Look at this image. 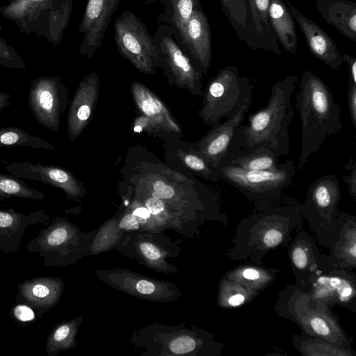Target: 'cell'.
Returning a JSON list of instances; mask_svg holds the SVG:
<instances>
[{
  "mask_svg": "<svg viewBox=\"0 0 356 356\" xmlns=\"http://www.w3.org/2000/svg\"><path fill=\"white\" fill-rule=\"evenodd\" d=\"M115 41L120 54L139 72L154 74L163 66L161 53L145 24L126 10L114 22Z\"/></svg>",
  "mask_w": 356,
  "mask_h": 356,
  "instance_id": "cell-10",
  "label": "cell"
},
{
  "mask_svg": "<svg viewBox=\"0 0 356 356\" xmlns=\"http://www.w3.org/2000/svg\"><path fill=\"white\" fill-rule=\"evenodd\" d=\"M138 128H140V131H146L152 135L161 132L160 129L154 122L143 115L135 119L134 130L136 131Z\"/></svg>",
  "mask_w": 356,
  "mask_h": 356,
  "instance_id": "cell-45",
  "label": "cell"
},
{
  "mask_svg": "<svg viewBox=\"0 0 356 356\" xmlns=\"http://www.w3.org/2000/svg\"><path fill=\"white\" fill-rule=\"evenodd\" d=\"M133 99L142 115L146 116L161 130L171 136L181 137L182 131L163 102L143 83L131 84Z\"/></svg>",
  "mask_w": 356,
  "mask_h": 356,
  "instance_id": "cell-25",
  "label": "cell"
},
{
  "mask_svg": "<svg viewBox=\"0 0 356 356\" xmlns=\"http://www.w3.org/2000/svg\"><path fill=\"white\" fill-rule=\"evenodd\" d=\"M220 179L240 191L257 204L274 202L292 183L296 174L291 160L278 163L274 170H245L232 164L216 168Z\"/></svg>",
  "mask_w": 356,
  "mask_h": 356,
  "instance_id": "cell-8",
  "label": "cell"
},
{
  "mask_svg": "<svg viewBox=\"0 0 356 356\" xmlns=\"http://www.w3.org/2000/svg\"><path fill=\"white\" fill-rule=\"evenodd\" d=\"M95 274L99 280L112 289L145 300L174 302L182 295L175 283L147 277L122 268L98 270Z\"/></svg>",
  "mask_w": 356,
  "mask_h": 356,
  "instance_id": "cell-15",
  "label": "cell"
},
{
  "mask_svg": "<svg viewBox=\"0 0 356 356\" xmlns=\"http://www.w3.org/2000/svg\"><path fill=\"white\" fill-rule=\"evenodd\" d=\"M17 302L30 306L38 317L54 308L64 291V282L60 277L40 276L19 284Z\"/></svg>",
  "mask_w": 356,
  "mask_h": 356,
  "instance_id": "cell-21",
  "label": "cell"
},
{
  "mask_svg": "<svg viewBox=\"0 0 356 356\" xmlns=\"http://www.w3.org/2000/svg\"><path fill=\"white\" fill-rule=\"evenodd\" d=\"M275 273L273 269L242 266L228 272L225 277L258 292L271 284L275 278Z\"/></svg>",
  "mask_w": 356,
  "mask_h": 356,
  "instance_id": "cell-34",
  "label": "cell"
},
{
  "mask_svg": "<svg viewBox=\"0 0 356 356\" xmlns=\"http://www.w3.org/2000/svg\"><path fill=\"white\" fill-rule=\"evenodd\" d=\"M253 85L245 76H240L235 66H227L208 83L203 91L202 106L199 115L206 125L214 128L220 120L229 118L238 110Z\"/></svg>",
  "mask_w": 356,
  "mask_h": 356,
  "instance_id": "cell-9",
  "label": "cell"
},
{
  "mask_svg": "<svg viewBox=\"0 0 356 356\" xmlns=\"http://www.w3.org/2000/svg\"><path fill=\"white\" fill-rule=\"evenodd\" d=\"M298 80L291 74L273 85L267 105L250 115L247 124L237 128L228 151L248 150L265 144L279 156L289 154V127L294 114L291 97Z\"/></svg>",
  "mask_w": 356,
  "mask_h": 356,
  "instance_id": "cell-1",
  "label": "cell"
},
{
  "mask_svg": "<svg viewBox=\"0 0 356 356\" xmlns=\"http://www.w3.org/2000/svg\"><path fill=\"white\" fill-rule=\"evenodd\" d=\"M49 219L42 210L26 215L13 209H0V250L9 253L18 251L28 227L36 224L47 226Z\"/></svg>",
  "mask_w": 356,
  "mask_h": 356,
  "instance_id": "cell-24",
  "label": "cell"
},
{
  "mask_svg": "<svg viewBox=\"0 0 356 356\" xmlns=\"http://www.w3.org/2000/svg\"><path fill=\"white\" fill-rule=\"evenodd\" d=\"M122 211L120 209L115 216L104 222L95 229L88 256H94L115 249L124 234L118 226L120 216Z\"/></svg>",
  "mask_w": 356,
  "mask_h": 356,
  "instance_id": "cell-33",
  "label": "cell"
},
{
  "mask_svg": "<svg viewBox=\"0 0 356 356\" xmlns=\"http://www.w3.org/2000/svg\"><path fill=\"white\" fill-rule=\"evenodd\" d=\"M178 149L176 155L184 165L193 174L210 181L216 182L220 179L216 168L209 164L203 157L190 146Z\"/></svg>",
  "mask_w": 356,
  "mask_h": 356,
  "instance_id": "cell-38",
  "label": "cell"
},
{
  "mask_svg": "<svg viewBox=\"0 0 356 356\" xmlns=\"http://www.w3.org/2000/svg\"><path fill=\"white\" fill-rule=\"evenodd\" d=\"M316 8L327 24L356 42V4L348 0H315Z\"/></svg>",
  "mask_w": 356,
  "mask_h": 356,
  "instance_id": "cell-28",
  "label": "cell"
},
{
  "mask_svg": "<svg viewBox=\"0 0 356 356\" xmlns=\"http://www.w3.org/2000/svg\"><path fill=\"white\" fill-rule=\"evenodd\" d=\"M6 169L17 178L38 181L58 188L70 200L78 201L85 195L83 184L72 172L60 167L24 161L10 163Z\"/></svg>",
  "mask_w": 356,
  "mask_h": 356,
  "instance_id": "cell-18",
  "label": "cell"
},
{
  "mask_svg": "<svg viewBox=\"0 0 356 356\" xmlns=\"http://www.w3.org/2000/svg\"><path fill=\"white\" fill-rule=\"evenodd\" d=\"M268 17L284 49L296 54L298 40L293 17L282 0L270 1Z\"/></svg>",
  "mask_w": 356,
  "mask_h": 356,
  "instance_id": "cell-30",
  "label": "cell"
},
{
  "mask_svg": "<svg viewBox=\"0 0 356 356\" xmlns=\"http://www.w3.org/2000/svg\"><path fill=\"white\" fill-rule=\"evenodd\" d=\"M115 250L155 272L165 274L178 272V267L168 259L179 255L180 241H172L164 232H124Z\"/></svg>",
  "mask_w": 356,
  "mask_h": 356,
  "instance_id": "cell-11",
  "label": "cell"
},
{
  "mask_svg": "<svg viewBox=\"0 0 356 356\" xmlns=\"http://www.w3.org/2000/svg\"><path fill=\"white\" fill-rule=\"evenodd\" d=\"M348 106L353 125L356 128V84L348 82Z\"/></svg>",
  "mask_w": 356,
  "mask_h": 356,
  "instance_id": "cell-46",
  "label": "cell"
},
{
  "mask_svg": "<svg viewBox=\"0 0 356 356\" xmlns=\"http://www.w3.org/2000/svg\"><path fill=\"white\" fill-rule=\"evenodd\" d=\"M10 95L0 91V115L4 108L10 105Z\"/></svg>",
  "mask_w": 356,
  "mask_h": 356,
  "instance_id": "cell-48",
  "label": "cell"
},
{
  "mask_svg": "<svg viewBox=\"0 0 356 356\" xmlns=\"http://www.w3.org/2000/svg\"><path fill=\"white\" fill-rule=\"evenodd\" d=\"M274 309L279 316L298 325L302 332L309 335L343 346H351L353 343V338L342 329L330 307L312 300L295 284L280 292Z\"/></svg>",
  "mask_w": 356,
  "mask_h": 356,
  "instance_id": "cell-5",
  "label": "cell"
},
{
  "mask_svg": "<svg viewBox=\"0 0 356 356\" xmlns=\"http://www.w3.org/2000/svg\"><path fill=\"white\" fill-rule=\"evenodd\" d=\"M278 161L279 156L274 150L262 144L248 150L228 151L219 165L232 164L245 170H264L275 169Z\"/></svg>",
  "mask_w": 356,
  "mask_h": 356,
  "instance_id": "cell-29",
  "label": "cell"
},
{
  "mask_svg": "<svg viewBox=\"0 0 356 356\" xmlns=\"http://www.w3.org/2000/svg\"><path fill=\"white\" fill-rule=\"evenodd\" d=\"M170 19L181 35L194 10L198 6V0H169Z\"/></svg>",
  "mask_w": 356,
  "mask_h": 356,
  "instance_id": "cell-39",
  "label": "cell"
},
{
  "mask_svg": "<svg viewBox=\"0 0 356 356\" xmlns=\"http://www.w3.org/2000/svg\"><path fill=\"white\" fill-rule=\"evenodd\" d=\"M294 346L302 355L307 356H355L351 346H343L326 339L309 335L302 332L294 335Z\"/></svg>",
  "mask_w": 356,
  "mask_h": 356,
  "instance_id": "cell-32",
  "label": "cell"
},
{
  "mask_svg": "<svg viewBox=\"0 0 356 356\" xmlns=\"http://www.w3.org/2000/svg\"><path fill=\"white\" fill-rule=\"evenodd\" d=\"M298 88L295 108L299 113L302 131L298 163V170H301L325 140L339 133L343 125L341 108L323 79L312 72L304 71Z\"/></svg>",
  "mask_w": 356,
  "mask_h": 356,
  "instance_id": "cell-2",
  "label": "cell"
},
{
  "mask_svg": "<svg viewBox=\"0 0 356 356\" xmlns=\"http://www.w3.org/2000/svg\"><path fill=\"white\" fill-rule=\"evenodd\" d=\"M98 74L92 72L78 85L70 102L67 118V134L71 142L76 139L90 121L98 99Z\"/></svg>",
  "mask_w": 356,
  "mask_h": 356,
  "instance_id": "cell-20",
  "label": "cell"
},
{
  "mask_svg": "<svg viewBox=\"0 0 356 356\" xmlns=\"http://www.w3.org/2000/svg\"><path fill=\"white\" fill-rule=\"evenodd\" d=\"M95 232L85 233L65 216H55L26 248L38 253L46 266L64 267L88 256Z\"/></svg>",
  "mask_w": 356,
  "mask_h": 356,
  "instance_id": "cell-7",
  "label": "cell"
},
{
  "mask_svg": "<svg viewBox=\"0 0 356 356\" xmlns=\"http://www.w3.org/2000/svg\"><path fill=\"white\" fill-rule=\"evenodd\" d=\"M343 61L346 62L349 72L348 82L356 84V59L347 54H342Z\"/></svg>",
  "mask_w": 356,
  "mask_h": 356,
  "instance_id": "cell-47",
  "label": "cell"
},
{
  "mask_svg": "<svg viewBox=\"0 0 356 356\" xmlns=\"http://www.w3.org/2000/svg\"><path fill=\"white\" fill-rule=\"evenodd\" d=\"M0 65L15 70H27L26 63L17 50L0 36Z\"/></svg>",
  "mask_w": 356,
  "mask_h": 356,
  "instance_id": "cell-40",
  "label": "cell"
},
{
  "mask_svg": "<svg viewBox=\"0 0 356 356\" xmlns=\"http://www.w3.org/2000/svg\"><path fill=\"white\" fill-rule=\"evenodd\" d=\"M180 36L197 60L199 69L206 74L211 61V33L208 19L200 6L194 10Z\"/></svg>",
  "mask_w": 356,
  "mask_h": 356,
  "instance_id": "cell-27",
  "label": "cell"
},
{
  "mask_svg": "<svg viewBox=\"0 0 356 356\" xmlns=\"http://www.w3.org/2000/svg\"><path fill=\"white\" fill-rule=\"evenodd\" d=\"M345 168L350 170L348 175H343L342 180L345 182L348 188L349 194L355 197L356 196V163L353 158H350L347 163L345 165Z\"/></svg>",
  "mask_w": 356,
  "mask_h": 356,
  "instance_id": "cell-44",
  "label": "cell"
},
{
  "mask_svg": "<svg viewBox=\"0 0 356 356\" xmlns=\"http://www.w3.org/2000/svg\"><path fill=\"white\" fill-rule=\"evenodd\" d=\"M12 318L21 323L32 321L35 318V311L28 305L17 302L10 310Z\"/></svg>",
  "mask_w": 356,
  "mask_h": 356,
  "instance_id": "cell-43",
  "label": "cell"
},
{
  "mask_svg": "<svg viewBox=\"0 0 356 356\" xmlns=\"http://www.w3.org/2000/svg\"><path fill=\"white\" fill-rule=\"evenodd\" d=\"M223 10L234 25L244 28L247 19V7L245 0H220Z\"/></svg>",
  "mask_w": 356,
  "mask_h": 356,
  "instance_id": "cell-42",
  "label": "cell"
},
{
  "mask_svg": "<svg viewBox=\"0 0 356 356\" xmlns=\"http://www.w3.org/2000/svg\"><path fill=\"white\" fill-rule=\"evenodd\" d=\"M163 59L176 86L188 90L192 95L202 96V72L195 67L189 58L173 39L165 26H161L154 37Z\"/></svg>",
  "mask_w": 356,
  "mask_h": 356,
  "instance_id": "cell-16",
  "label": "cell"
},
{
  "mask_svg": "<svg viewBox=\"0 0 356 356\" xmlns=\"http://www.w3.org/2000/svg\"><path fill=\"white\" fill-rule=\"evenodd\" d=\"M290 13L300 26L311 53L334 70H339L343 63L342 54L337 44L316 23L301 13L291 3Z\"/></svg>",
  "mask_w": 356,
  "mask_h": 356,
  "instance_id": "cell-23",
  "label": "cell"
},
{
  "mask_svg": "<svg viewBox=\"0 0 356 356\" xmlns=\"http://www.w3.org/2000/svg\"><path fill=\"white\" fill-rule=\"evenodd\" d=\"M296 286L314 301L330 307L339 306L355 311L356 276L352 270L333 266L328 262L305 282Z\"/></svg>",
  "mask_w": 356,
  "mask_h": 356,
  "instance_id": "cell-13",
  "label": "cell"
},
{
  "mask_svg": "<svg viewBox=\"0 0 356 356\" xmlns=\"http://www.w3.org/2000/svg\"><path fill=\"white\" fill-rule=\"evenodd\" d=\"M69 92L59 76H39L30 83L28 105L36 121L56 132L69 104Z\"/></svg>",
  "mask_w": 356,
  "mask_h": 356,
  "instance_id": "cell-14",
  "label": "cell"
},
{
  "mask_svg": "<svg viewBox=\"0 0 356 356\" xmlns=\"http://www.w3.org/2000/svg\"><path fill=\"white\" fill-rule=\"evenodd\" d=\"M272 202L257 204L261 211L243 219L238 228L236 245L246 250L244 257H253L256 250L262 252L284 245L294 227L300 222V205L288 204L273 207Z\"/></svg>",
  "mask_w": 356,
  "mask_h": 356,
  "instance_id": "cell-4",
  "label": "cell"
},
{
  "mask_svg": "<svg viewBox=\"0 0 356 356\" xmlns=\"http://www.w3.org/2000/svg\"><path fill=\"white\" fill-rule=\"evenodd\" d=\"M270 0H248L251 16L258 33H264V28L269 31L268 10Z\"/></svg>",
  "mask_w": 356,
  "mask_h": 356,
  "instance_id": "cell-41",
  "label": "cell"
},
{
  "mask_svg": "<svg viewBox=\"0 0 356 356\" xmlns=\"http://www.w3.org/2000/svg\"><path fill=\"white\" fill-rule=\"evenodd\" d=\"M8 1H10V0H8Z\"/></svg>",
  "mask_w": 356,
  "mask_h": 356,
  "instance_id": "cell-50",
  "label": "cell"
},
{
  "mask_svg": "<svg viewBox=\"0 0 356 356\" xmlns=\"http://www.w3.org/2000/svg\"><path fill=\"white\" fill-rule=\"evenodd\" d=\"M289 257L296 277V285L305 282L314 273L328 263L322 256L314 239L306 232H299L289 241Z\"/></svg>",
  "mask_w": 356,
  "mask_h": 356,
  "instance_id": "cell-26",
  "label": "cell"
},
{
  "mask_svg": "<svg viewBox=\"0 0 356 356\" xmlns=\"http://www.w3.org/2000/svg\"><path fill=\"white\" fill-rule=\"evenodd\" d=\"M74 0H10L0 14L19 31L44 38L53 45L61 42L67 28Z\"/></svg>",
  "mask_w": 356,
  "mask_h": 356,
  "instance_id": "cell-6",
  "label": "cell"
},
{
  "mask_svg": "<svg viewBox=\"0 0 356 356\" xmlns=\"http://www.w3.org/2000/svg\"><path fill=\"white\" fill-rule=\"evenodd\" d=\"M79 315L70 321H63L56 325L49 333L45 350L49 356H56L60 351L74 349L76 346V335L82 323Z\"/></svg>",
  "mask_w": 356,
  "mask_h": 356,
  "instance_id": "cell-31",
  "label": "cell"
},
{
  "mask_svg": "<svg viewBox=\"0 0 356 356\" xmlns=\"http://www.w3.org/2000/svg\"><path fill=\"white\" fill-rule=\"evenodd\" d=\"M341 188L335 175L328 174L314 181L309 186L301 215L306 218L318 240L324 245L328 241L339 214L338 205Z\"/></svg>",
  "mask_w": 356,
  "mask_h": 356,
  "instance_id": "cell-12",
  "label": "cell"
},
{
  "mask_svg": "<svg viewBox=\"0 0 356 356\" xmlns=\"http://www.w3.org/2000/svg\"><path fill=\"white\" fill-rule=\"evenodd\" d=\"M252 102V90L248 92L237 112L211 129L191 147L213 167L217 168L228 152L237 128L242 124Z\"/></svg>",
  "mask_w": 356,
  "mask_h": 356,
  "instance_id": "cell-17",
  "label": "cell"
},
{
  "mask_svg": "<svg viewBox=\"0 0 356 356\" xmlns=\"http://www.w3.org/2000/svg\"><path fill=\"white\" fill-rule=\"evenodd\" d=\"M28 147L33 149H56V147L39 136L15 127L0 129V147Z\"/></svg>",
  "mask_w": 356,
  "mask_h": 356,
  "instance_id": "cell-35",
  "label": "cell"
},
{
  "mask_svg": "<svg viewBox=\"0 0 356 356\" xmlns=\"http://www.w3.org/2000/svg\"><path fill=\"white\" fill-rule=\"evenodd\" d=\"M120 0H88L79 26L83 34L79 50L81 55L91 58L103 44L106 28Z\"/></svg>",
  "mask_w": 356,
  "mask_h": 356,
  "instance_id": "cell-19",
  "label": "cell"
},
{
  "mask_svg": "<svg viewBox=\"0 0 356 356\" xmlns=\"http://www.w3.org/2000/svg\"><path fill=\"white\" fill-rule=\"evenodd\" d=\"M21 197L35 200H43L44 195L29 186L22 179L12 175L0 173V200Z\"/></svg>",
  "mask_w": 356,
  "mask_h": 356,
  "instance_id": "cell-37",
  "label": "cell"
},
{
  "mask_svg": "<svg viewBox=\"0 0 356 356\" xmlns=\"http://www.w3.org/2000/svg\"><path fill=\"white\" fill-rule=\"evenodd\" d=\"M330 250L327 261L335 267L352 270L356 266V218L339 213L334 227L325 245Z\"/></svg>",
  "mask_w": 356,
  "mask_h": 356,
  "instance_id": "cell-22",
  "label": "cell"
},
{
  "mask_svg": "<svg viewBox=\"0 0 356 356\" xmlns=\"http://www.w3.org/2000/svg\"><path fill=\"white\" fill-rule=\"evenodd\" d=\"M158 0H148L147 1L145 2L146 4H150V3H154L155 1H156Z\"/></svg>",
  "mask_w": 356,
  "mask_h": 356,
  "instance_id": "cell-49",
  "label": "cell"
},
{
  "mask_svg": "<svg viewBox=\"0 0 356 356\" xmlns=\"http://www.w3.org/2000/svg\"><path fill=\"white\" fill-rule=\"evenodd\" d=\"M257 294V291L224 277L219 284L218 302L222 307H238L251 300Z\"/></svg>",
  "mask_w": 356,
  "mask_h": 356,
  "instance_id": "cell-36",
  "label": "cell"
},
{
  "mask_svg": "<svg viewBox=\"0 0 356 356\" xmlns=\"http://www.w3.org/2000/svg\"><path fill=\"white\" fill-rule=\"evenodd\" d=\"M130 342L143 356H217L222 349L211 334L185 323H152L134 332Z\"/></svg>",
  "mask_w": 356,
  "mask_h": 356,
  "instance_id": "cell-3",
  "label": "cell"
}]
</instances>
